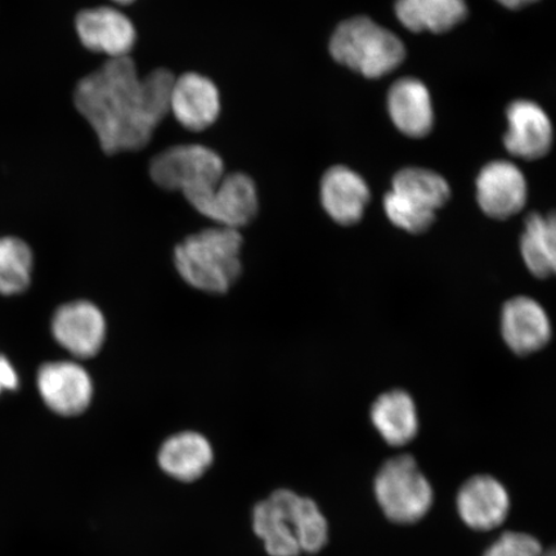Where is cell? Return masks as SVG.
Wrapping results in <instances>:
<instances>
[{"instance_id":"1","label":"cell","mask_w":556,"mask_h":556,"mask_svg":"<svg viewBox=\"0 0 556 556\" xmlns=\"http://www.w3.org/2000/svg\"><path fill=\"white\" fill-rule=\"evenodd\" d=\"M174 79L165 68L141 78L129 55L109 60L78 83L75 106L108 154L141 150L169 114Z\"/></svg>"},{"instance_id":"2","label":"cell","mask_w":556,"mask_h":556,"mask_svg":"<svg viewBox=\"0 0 556 556\" xmlns=\"http://www.w3.org/2000/svg\"><path fill=\"white\" fill-rule=\"evenodd\" d=\"M242 243L238 229L206 228L178 243L174 264L191 288L207 294H226L242 273Z\"/></svg>"},{"instance_id":"3","label":"cell","mask_w":556,"mask_h":556,"mask_svg":"<svg viewBox=\"0 0 556 556\" xmlns=\"http://www.w3.org/2000/svg\"><path fill=\"white\" fill-rule=\"evenodd\" d=\"M332 58L339 64L366 78H380L405 60V46L397 35L366 17H354L340 24L330 43Z\"/></svg>"},{"instance_id":"4","label":"cell","mask_w":556,"mask_h":556,"mask_svg":"<svg viewBox=\"0 0 556 556\" xmlns=\"http://www.w3.org/2000/svg\"><path fill=\"white\" fill-rule=\"evenodd\" d=\"M150 176L162 189L182 192L198 211L225 177V164L205 146L180 144L152 159Z\"/></svg>"},{"instance_id":"5","label":"cell","mask_w":556,"mask_h":556,"mask_svg":"<svg viewBox=\"0 0 556 556\" xmlns=\"http://www.w3.org/2000/svg\"><path fill=\"white\" fill-rule=\"evenodd\" d=\"M374 493L382 514L400 526L417 523L434 504L432 483L409 455L395 456L382 464L375 477Z\"/></svg>"},{"instance_id":"6","label":"cell","mask_w":556,"mask_h":556,"mask_svg":"<svg viewBox=\"0 0 556 556\" xmlns=\"http://www.w3.org/2000/svg\"><path fill=\"white\" fill-rule=\"evenodd\" d=\"M315 510V500L281 489L253 510V530L269 556H301Z\"/></svg>"},{"instance_id":"7","label":"cell","mask_w":556,"mask_h":556,"mask_svg":"<svg viewBox=\"0 0 556 556\" xmlns=\"http://www.w3.org/2000/svg\"><path fill=\"white\" fill-rule=\"evenodd\" d=\"M37 386L47 407L60 416L85 414L93 401L92 377L76 359L45 364L39 368Z\"/></svg>"},{"instance_id":"8","label":"cell","mask_w":556,"mask_h":556,"mask_svg":"<svg viewBox=\"0 0 556 556\" xmlns=\"http://www.w3.org/2000/svg\"><path fill=\"white\" fill-rule=\"evenodd\" d=\"M52 336L76 361L89 359L106 342L108 324L102 311L88 301L68 302L54 312Z\"/></svg>"},{"instance_id":"9","label":"cell","mask_w":556,"mask_h":556,"mask_svg":"<svg viewBox=\"0 0 556 556\" xmlns=\"http://www.w3.org/2000/svg\"><path fill=\"white\" fill-rule=\"evenodd\" d=\"M510 496L495 477L479 475L463 483L456 496L458 517L470 530L490 532L505 523L510 513Z\"/></svg>"},{"instance_id":"10","label":"cell","mask_w":556,"mask_h":556,"mask_svg":"<svg viewBox=\"0 0 556 556\" xmlns=\"http://www.w3.org/2000/svg\"><path fill=\"white\" fill-rule=\"evenodd\" d=\"M75 26L83 46L109 55L110 60L128 58L136 45L135 25L113 7L80 12Z\"/></svg>"},{"instance_id":"11","label":"cell","mask_w":556,"mask_h":556,"mask_svg":"<svg viewBox=\"0 0 556 556\" xmlns=\"http://www.w3.org/2000/svg\"><path fill=\"white\" fill-rule=\"evenodd\" d=\"M504 342L519 356H530L552 339V323L544 307L530 296L507 301L500 318Z\"/></svg>"},{"instance_id":"12","label":"cell","mask_w":556,"mask_h":556,"mask_svg":"<svg viewBox=\"0 0 556 556\" xmlns=\"http://www.w3.org/2000/svg\"><path fill=\"white\" fill-rule=\"evenodd\" d=\"M477 201L493 219H507L527 203V182L518 166L509 162L486 164L477 179Z\"/></svg>"},{"instance_id":"13","label":"cell","mask_w":556,"mask_h":556,"mask_svg":"<svg viewBox=\"0 0 556 556\" xmlns=\"http://www.w3.org/2000/svg\"><path fill=\"white\" fill-rule=\"evenodd\" d=\"M260 200L253 179L242 173L222 178L198 212L217 226L239 229L256 217Z\"/></svg>"},{"instance_id":"14","label":"cell","mask_w":556,"mask_h":556,"mask_svg":"<svg viewBox=\"0 0 556 556\" xmlns=\"http://www.w3.org/2000/svg\"><path fill=\"white\" fill-rule=\"evenodd\" d=\"M169 113L187 129L199 131L211 127L220 113L217 86L197 73L179 76L170 90Z\"/></svg>"},{"instance_id":"15","label":"cell","mask_w":556,"mask_h":556,"mask_svg":"<svg viewBox=\"0 0 556 556\" xmlns=\"http://www.w3.org/2000/svg\"><path fill=\"white\" fill-rule=\"evenodd\" d=\"M509 130L505 135V148L511 155L536 160L552 148L553 127L547 114L538 103L516 101L507 108Z\"/></svg>"},{"instance_id":"16","label":"cell","mask_w":556,"mask_h":556,"mask_svg":"<svg viewBox=\"0 0 556 556\" xmlns=\"http://www.w3.org/2000/svg\"><path fill=\"white\" fill-rule=\"evenodd\" d=\"M370 190L356 172L338 165L326 172L321 182V203L338 225L353 226L363 219Z\"/></svg>"},{"instance_id":"17","label":"cell","mask_w":556,"mask_h":556,"mask_svg":"<svg viewBox=\"0 0 556 556\" xmlns=\"http://www.w3.org/2000/svg\"><path fill=\"white\" fill-rule=\"evenodd\" d=\"M214 462V451L206 437L180 432L168 438L159 450V467L179 482L191 483L203 477Z\"/></svg>"},{"instance_id":"18","label":"cell","mask_w":556,"mask_h":556,"mask_svg":"<svg viewBox=\"0 0 556 556\" xmlns=\"http://www.w3.org/2000/svg\"><path fill=\"white\" fill-rule=\"evenodd\" d=\"M388 110L403 135L426 137L433 128L434 113L429 90L420 80L401 79L389 90Z\"/></svg>"},{"instance_id":"19","label":"cell","mask_w":556,"mask_h":556,"mask_svg":"<svg viewBox=\"0 0 556 556\" xmlns=\"http://www.w3.org/2000/svg\"><path fill=\"white\" fill-rule=\"evenodd\" d=\"M371 421L392 447L406 446L419 433V415L414 399L405 391H389L372 403Z\"/></svg>"},{"instance_id":"20","label":"cell","mask_w":556,"mask_h":556,"mask_svg":"<svg viewBox=\"0 0 556 556\" xmlns=\"http://www.w3.org/2000/svg\"><path fill=\"white\" fill-rule=\"evenodd\" d=\"M395 13L401 24L414 33H446L465 20V0H397Z\"/></svg>"},{"instance_id":"21","label":"cell","mask_w":556,"mask_h":556,"mask_svg":"<svg viewBox=\"0 0 556 556\" xmlns=\"http://www.w3.org/2000/svg\"><path fill=\"white\" fill-rule=\"evenodd\" d=\"M520 254L530 273L552 277L556 268V226L554 215L531 214L520 239Z\"/></svg>"},{"instance_id":"22","label":"cell","mask_w":556,"mask_h":556,"mask_svg":"<svg viewBox=\"0 0 556 556\" xmlns=\"http://www.w3.org/2000/svg\"><path fill=\"white\" fill-rule=\"evenodd\" d=\"M392 191L434 213L446 205L451 198L446 179L420 168H407L395 174Z\"/></svg>"},{"instance_id":"23","label":"cell","mask_w":556,"mask_h":556,"mask_svg":"<svg viewBox=\"0 0 556 556\" xmlns=\"http://www.w3.org/2000/svg\"><path fill=\"white\" fill-rule=\"evenodd\" d=\"M33 264V252L25 241L0 239V294L18 295L29 289Z\"/></svg>"},{"instance_id":"24","label":"cell","mask_w":556,"mask_h":556,"mask_svg":"<svg viewBox=\"0 0 556 556\" xmlns=\"http://www.w3.org/2000/svg\"><path fill=\"white\" fill-rule=\"evenodd\" d=\"M384 211L395 227L408 233L426 232L435 220L434 212L413 203L394 191L386 194Z\"/></svg>"},{"instance_id":"25","label":"cell","mask_w":556,"mask_h":556,"mask_svg":"<svg viewBox=\"0 0 556 556\" xmlns=\"http://www.w3.org/2000/svg\"><path fill=\"white\" fill-rule=\"evenodd\" d=\"M544 547L532 534L505 532L486 548L482 556H542Z\"/></svg>"},{"instance_id":"26","label":"cell","mask_w":556,"mask_h":556,"mask_svg":"<svg viewBox=\"0 0 556 556\" xmlns=\"http://www.w3.org/2000/svg\"><path fill=\"white\" fill-rule=\"evenodd\" d=\"M18 388V375L9 359L0 356V393L3 391H16Z\"/></svg>"},{"instance_id":"27","label":"cell","mask_w":556,"mask_h":556,"mask_svg":"<svg viewBox=\"0 0 556 556\" xmlns=\"http://www.w3.org/2000/svg\"><path fill=\"white\" fill-rule=\"evenodd\" d=\"M497 2L502 3L506 9L518 10L521 7L536 2V0H497Z\"/></svg>"},{"instance_id":"28","label":"cell","mask_w":556,"mask_h":556,"mask_svg":"<svg viewBox=\"0 0 556 556\" xmlns=\"http://www.w3.org/2000/svg\"><path fill=\"white\" fill-rule=\"evenodd\" d=\"M113 2L117 4H129L131 2H135V0H113Z\"/></svg>"},{"instance_id":"29","label":"cell","mask_w":556,"mask_h":556,"mask_svg":"<svg viewBox=\"0 0 556 556\" xmlns=\"http://www.w3.org/2000/svg\"><path fill=\"white\" fill-rule=\"evenodd\" d=\"M542 556H555L554 551L544 552V555Z\"/></svg>"}]
</instances>
